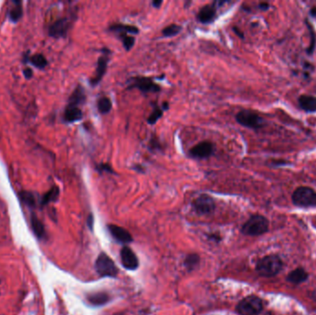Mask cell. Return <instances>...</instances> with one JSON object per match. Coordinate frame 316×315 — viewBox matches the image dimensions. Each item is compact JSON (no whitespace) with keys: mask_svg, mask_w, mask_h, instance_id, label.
I'll return each mask as SVG.
<instances>
[{"mask_svg":"<svg viewBox=\"0 0 316 315\" xmlns=\"http://www.w3.org/2000/svg\"><path fill=\"white\" fill-rule=\"evenodd\" d=\"M308 279V273L303 268H297L290 272L287 278L289 283L298 285L302 282H305Z\"/></svg>","mask_w":316,"mask_h":315,"instance_id":"e0dca14e","label":"cell"},{"mask_svg":"<svg viewBox=\"0 0 316 315\" xmlns=\"http://www.w3.org/2000/svg\"><path fill=\"white\" fill-rule=\"evenodd\" d=\"M292 202L299 207L316 206V192L309 187H298L292 194Z\"/></svg>","mask_w":316,"mask_h":315,"instance_id":"3957f363","label":"cell"},{"mask_svg":"<svg viewBox=\"0 0 316 315\" xmlns=\"http://www.w3.org/2000/svg\"><path fill=\"white\" fill-rule=\"evenodd\" d=\"M95 270L101 277L115 278L118 274V269L114 262L106 253H101L95 262Z\"/></svg>","mask_w":316,"mask_h":315,"instance_id":"52a82bcc","label":"cell"},{"mask_svg":"<svg viewBox=\"0 0 316 315\" xmlns=\"http://www.w3.org/2000/svg\"><path fill=\"white\" fill-rule=\"evenodd\" d=\"M118 35L119 39L121 40L125 50L130 51L135 45V38L131 36L130 35H128L126 33H120V34H118Z\"/></svg>","mask_w":316,"mask_h":315,"instance_id":"603a6c76","label":"cell"},{"mask_svg":"<svg viewBox=\"0 0 316 315\" xmlns=\"http://www.w3.org/2000/svg\"><path fill=\"white\" fill-rule=\"evenodd\" d=\"M214 4H208L204 6L197 13V20L203 24L212 23L217 18V7Z\"/></svg>","mask_w":316,"mask_h":315,"instance_id":"7c38bea8","label":"cell"},{"mask_svg":"<svg viewBox=\"0 0 316 315\" xmlns=\"http://www.w3.org/2000/svg\"><path fill=\"white\" fill-rule=\"evenodd\" d=\"M109 31L120 34V33H126L128 35H138L139 34V28L129 25V24H123V23H114L109 27Z\"/></svg>","mask_w":316,"mask_h":315,"instance_id":"ac0fdd59","label":"cell"},{"mask_svg":"<svg viewBox=\"0 0 316 315\" xmlns=\"http://www.w3.org/2000/svg\"><path fill=\"white\" fill-rule=\"evenodd\" d=\"M122 315L121 314H118V315Z\"/></svg>","mask_w":316,"mask_h":315,"instance_id":"b9f144b4","label":"cell"},{"mask_svg":"<svg viewBox=\"0 0 316 315\" xmlns=\"http://www.w3.org/2000/svg\"><path fill=\"white\" fill-rule=\"evenodd\" d=\"M233 31H234V33H235L236 35H237L239 37L242 38V39H243L244 34L242 32L240 31V29L237 28V27H233Z\"/></svg>","mask_w":316,"mask_h":315,"instance_id":"74e56055","label":"cell"},{"mask_svg":"<svg viewBox=\"0 0 316 315\" xmlns=\"http://www.w3.org/2000/svg\"><path fill=\"white\" fill-rule=\"evenodd\" d=\"M58 195H59V189L56 186H54L51 190H49L44 195V197L42 199V204L45 205V204H49L51 202L56 201V199L58 198Z\"/></svg>","mask_w":316,"mask_h":315,"instance_id":"cb8c5ba5","label":"cell"},{"mask_svg":"<svg viewBox=\"0 0 316 315\" xmlns=\"http://www.w3.org/2000/svg\"><path fill=\"white\" fill-rule=\"evenodd\" d=\"M112 107H113L112 102L108 96H102L98 99L97 109H98L100 114H102V115L109 114V112L111 111Z\"/></svg>","mask_w":316,"mask_h":315,"instance_id":"7402d4cb","label":"cell"},{"mask_svg":"<svg viewBox=\"0 0 316 315\" xmlns=\"http://www.w3.org/2000/svg\"><path fill=\"white\" fill-rule=\"evenodd\" d=\"M259 9L261 10H267L269 9V4L268 3H265V2H262V3H260L259 4Z\"/></svg>","mask_w":316,"mask_h":315,"instance_id":"e575fe53","label":"cell"},{"mask_svg":"<svg viewBox=\"0 0 316 315\" xmlns=\"http://www.w3.org/2000/svg\"><path fill=\"white\" fill-rule=\"evenodd\" d=\"M298 105L304 111L315 113L316 112V97L312 95H300L298 98Z\"/></svg>","mask_w":316,"mask_h":315,"instance_id":"2e32d148","label":"cell"},{"mask_svg":"<svg viewBox=\"0 0 316 315\" xmlns=\"http://www.w3.org/2000/svg\"><path fill=\"white\" fill-rule=\"evenodd\" d=\"M283 267L282 260L277 255H269L260 260L256 265L257 273L264 278L277 276Z\"/></svg>","mask_w":316,"mask_h":315,"instance_id":"6da1fadb","label":"cell"},{"mask_svg":"<svg viewBox=\"0 0 316 315\" xmlns=\"http://www.w3.org/2000/svg\"><path fill=\"white\" fill-rule=\"evenodd\" d=\"M85 100H86V95H85L84 89L81 87V85H79L78 87H76L74 92L72 93L68 105L79 106L81 104L85 102Z\"/></svg>","mask_w":316,"mask_h":315,"instance_id":"d6986e66","label":"cell"},{"mask_svg":"<svg viewBox=\"0 0 316 315\" xmlns=\"http://www.w3.org/2000/svg\"><path fill=\"white\" fill-rule=\"evenodd\" d=\"M310 13H311V15L313 16V17H316V8H313L312 10H311V11H310Z\"/></svg>","mask_w":316,"mask_h":315,"instance_id":"f35d334b","label":"cell"},{"mask_svg":"<svg viewBox=\"0 0 316 315\" xmlns=\"http://www.w3.org/2000/svg\"><path fill=\"white\" fill-rule=\"evenodd\" d=\"M109 230L116 241L122 243H129L132 241V237L130 236V234L127 231L126 229L118 227L117 225H109Z\"/></svg>","mask_w":316,"mask_h":315,"instance_id":"5bb4252c","label":"cell"},{"mask_svg":"<svg viewBox=\"0 0 316 315\" xmlns=\"http://www.w3.org/2000/svg\"><path fill=\"white\" fill-rule=\"evenodd\" d=\"M273 166H283V165H287L286 161H281V160H278V161H273L272 162Z\"/></svg>","mask_w":316,"mask_h":315,"instance_id":"8d00e7d4","label":"cell"},{"mask_svg":"<svg viewBox=\"0 0 316 315\" xmlns=\"http://www.w3.org/2000/svg\"><path fill=\"white\" fill-rule=\"evenodd\" d=\"M269 228V222L266 217L255 214L253 215L242 228V231L248 236H260L267 232Z\"/></svg>","mask_w":316,"mask_h":315,"instance_id":"7a4b0ae2","label":"cell"},{"mask_svg":"<svg viewBox=\"0 0 316 315\" xmlns=\"http://www.w3.org/2000/svg\"><path fill=\"white\" fill-rule=\"evenodd\" d=\"M109 55H110V51L105 48L104 51L102 52V55L98 57L95 72L90 79V84L93 87L98 85L107 73L109 62Z\"/></svg>","mask_w":316,"mask_h":315,"instance_id":"ba28073f","label":"cell"},{"mask_svg":"<svg viewBox=\"0 0 316 315\" xmlns=\"http://www.w3.org/2000/svg\"><path fill=\"white\" fill-rule=\"evenodd\" d=\"M71 27V20L68 18H61L56 20L49 27V35L54 38L65 37Z\"/></svg>","mask_w":316,"mask_h":315,"instance_id":"8fae6325","label":"cell"},{"mask_svg":"<svg viewBox=\"0 0 316 315\" xmlns=\"http://www.w3.org/2000/svg\"><path fill=\"white\" fill-rule=\"evenodd\" d=\"M83 117V114L81 108L76 105H68L65 111H64V121L68 123H73L81 121Z\"/></svg>","mask_w":316,"mask_h":315,"instance_id":"9a60e30c","label":"cell"},{"mask_svg":"<svg viewBox=\"0 0 316 315\" xmlns=\"http://www.w3.org/2000/svg\"><path fill=\"white\" fill-rule=\"evenodd\" d=\"M19 199L23 204L29 205V206H33L36 204V198L35 195L33 194L32 192H22L19 193Z\"/></svg>","mask_w":316,"mask_h":315,"instance_id":"f1b7e54d","label":"cell"},{"mask_svg":"<svg viewBox=\"0 0 316 315\" xmlns=\"http://www.w3.org/2000/svg\"><path fill=\"white\" fill-rule=\"evenodd\" d=\"M309 29H310V32H311V36H312V42H311V45H310V47L307 49L308 54H312L315 47H316V38H315V33H314V29L312 28V26H309Z\"/></svg>","mask_w":316,"mask_h":315,"instance_id":"1f68e13d","label":"cell"},{"mask_svg":"<svg viewBox=\"0 0 316 315\" xmlns=\"http://www.w3.org/2000/svg\"><path fill=\"white\" fill-rule=\"evenodd\" d=\"M30 62L32 63V65L37 67L38 69H45L47 65V60H46L45 56H43L42 54H37V55L31 56Z\"/></svg>","mask_w":316,"mask_h":315,"instance_id":"4316f807","label":"cell"},{"mask_svg":"<svg viewBox=\"0 0 316 315\" xmlns=\"http://www.w3.org/2000/svg\"><path fill=\"white\" fill-rule=\"evenodd\" d=\"M122 264L128 270H135L139 266V261L135 253L129 247H124L120 251Z\"/></svg>","mask_w":316,"mask_h":315,"instance_id":"4fadbf2b","label":"cell"},{"mask_svg":"<svg viewBox=\"0 0 316 315\" xmlns=\"http://www.w3.org/2000/svg\"><path fill=\"white\" fill-rule=\"evenodd\" d=\"M237 313L240 315H258L262 311V301L260 298L249 296L237 305Z\"/></svg>","mask_w":316,"mask_h":315,"instance_id":"277c9868","label":"cell"},{"mask_svg":"<svg viewBox=\"0 0 316 315\" xmlns=\"http://www.w3.org/2000/svg\"><path fill=\"white\" fill-rule=\"evenodd\" d=\"M236 121L242 126L253 130H258L263 127L264 124L262 118L257 113L252 110H242L239 112L236 115Z\"/></svg>","mask_w":316,"mask_h":315,"instance_id":"8992f818","label":"cell"},{"mask_svg":"<svg viewBox=\"0 0 316 315\" xmlns=\"http://www.w3.org/2000/svg\"><path fill=\"white\" fill-rule=\"evenodd\" d=\"M22 15V7L20 2H15L14 7L11 9L9 12V18L12 21H18L21 18Z\"/></svg>","mask_w":316,"mask_h":315,"instance_id":"83f0119b","label":"cell"},{"mask_svg":"<svg viewBox=\"0 0 316 315\" xmlns=\"http://www.w3.org/2000/svg\"><path fill=\"white\" fill-rule=\"evenodd\" d=\"M215 152V145L209 140L201 141L190 149L189 154L195 159H207L213 156Z\"/></svg>","mask_w":316,"mask_h":315,"instance_id":"30bf717a","label":"cell"},{"mask_svg":"<svg viewBox=\"0 0 316 315\" xmlns=\"http://www.w3.org/2000/svg\"><path fill=\"white\" fill-rule=\"evenodd\" d=\"M149 143H150V149L151 150H154V149H155V150H159V149H161L160 142L158 141V140L155 139L154 137H153L152 139L150 140Z\"/></svg>","mask_w":316,"mask_h":315,"instance_id":"d6a6232c","label":"cell"},{"mask_svg":"<svg viewBox=\"0 0 316 315\" xmlns=\"http://www.w3.org/2000/svg\"><path fill=\"white\" fill-rule=\"evenodd\" d=\"M164 112H165V109L163 107H160L158 105H154L153 112L150 114V116L147 119V123L149 125H154L157 121L161 119Z\"/></svg>","mask_w":316,"mask_h":315,"instance_id":"d4e9b609","label":"cell"},{"mask_svg":"<svg viewBox=\"0 0 316 315\" xmlns=\"http://www.w3.org/2000/svg\"><path fill=\"white\" fill-rule=\"evenodd\" d=\"M96 169L99 171V172H107V173H110V174H115V171L114 169L112 168V167L108 164V163H102V164H99Z\"/></svg>","mask_w":316,"mask_h":315,"instance_id":"4dcf8cb0","label":"cell"},{"mask_svg":"<svg viewBox=\"0 0 316 315\" xmlns=\"http://www.w3.org/2000/svg\"><path fill=\"white\" fill-rule=\"evenodd\" d=\"M313 298L316 301V290H315L314 293H313Z\"/></svg>","mask_w":316,"mask_h":315,"instance_id":"60d3db41","label":"cell"},{"mask_svg":"<svg viewBox=\"0 0 316 315\" xmlns=\"http://www.w3.org/2000/svg\"><path fill=\"white\" fill-rule=\"evenodd\" d=\"M31 225H32V228L35 232L36 236L39 239H43L45 236V227H44L43 223L41 222L37 216L33 215L31 218Z\"/></svg>","mask_w":316,"mask_h":315,"instance_id":"44dd1931","label":"cell"},{"mask_svg":"<svg viewBox=\"0 0 316 315\" xmlns=\"http://www.w3.org/2000/svg\"><path fill=\"white\" fill-rule=\"evenodd\" d=\"M87 300L92 305L101 306L106 304L109 300V296L105 292L92 293L87 296Z\"/></svg>","mask_w":316,"mask_h":315,"instance_id":"ffe728a7","label":"cell"},{"mask_svg":"<svg viewBox=\"0 0 316 315\" xmlns=\"http://www.w3.org/2000/svg\"><path fill=\"white\" fill-rule=\"evenodd\" d=\"M23 74H24L26 79H31L33 77V70L31 69L27 68V69H25L23 70Z\"/></svg>","mask_w":316,"mask_h":315,"instance_id":"836d02e7","label":"cell"},{"mask_svg":"<svg viewBox=\"0 0 316 315\" xmlns=\"http://www.w3.org/2000/svg\"><path fill=\"white\" fill-rule=\"evenodd\" d=\"M182 30L181 25H178L176 23H172L170 25L167 26L166 28L162 30V35L164 37H173L175 35H178Z\"/></svg>","mask_w":316,"mask_h":315,"instance_id":"484cf974","label":"cell"},{"mask_svg":"<svg viewBox=\"0 0 316 315\" xmlns=\"http://www.w3.org/2000/svg\"><path fill=\"white\" fill-rule=\"evenodd\" d=\"M163 4L162 0H154L152 2V5L154 6L155 9H159L161 7V5Z\"/></svg>","mask_w":316,"mask_h":315,"instance_id":"d590c367","label":"cell"},{"mask_svg":"<svg viewBox=\"0 0 316 315\" xmlns=\"http://www.w3.org/2000/svg\"><path fill=\"white\" fill-rule=\"evenodd\" d=\"M200 262V258H199L197 254H190L186 257V259L184 261V264L185 266L190 270L195 268V266L197 265Z\"/></svg>","mask_w":316,"mask_h":315,"instance_id":"f546056e","label":"cell"},{"mask_svg":"<svg viewBox=\"0 0 316 315\" xmlns=\"http://www.w3.org/2000/svg\"><path fill=\"white\" fill-rule=\"evenodd\" d=\"M192 207L199 214H210L216 209L214 199L208 194H202L192 202Z\"/></svg>","mask_w":316,"mask_h":315,"instance_id":"9c48e42d","label":"cell"},{"mask_svg":"<svg viewBox=\"0 0 316 315\" xmlns=\"http://www.w3.org/2000/svg\"><path fill=\"white\" fill-rule=\"evenodd\" d=\"M130 84L128 87L130 90L136 88L144 93H159L162 89L150 77H133L130 80Z\"/></svg>","mask_w":316,"mask_h":315,"instance_id":"5b68a950","label":"cell"},{"mask_svg":"<svg viewBox=\"0 0 316 315\" xmlns=\"http://www.w3.org/2000/svg\"><path fill=\"white\" fill-rule=\"evenodd\" d=\"M93 215H90V217H89V227H90V228H93Z\"/></svg>","mask_w":316,"mask_h":315,"instance_id":"ab89813d","label":"cell"}]
</instances>
